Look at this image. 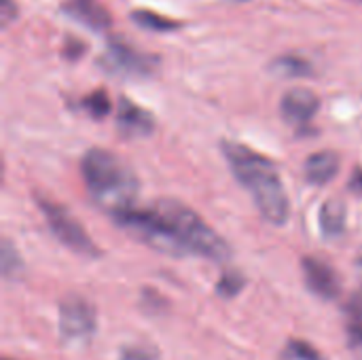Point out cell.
<instances>
[{
  "label": "cell",
  "mask_w": 362,
  "mask_h": 360,
  "mask_svg": "<svg viewBox=\"0 0 362 360\" xmlns=\"http://www.w3.org/2000/svg\"><path fill=\"white\" fill-rule=\"evenodd\" d=\"M81 174L93 202L112 216L134 208L138 178L127 163L106 149H89L81 159Z\"/></svg>",
  "instance_id": "3957f363"
},
{
  "label": "cell",
  "mask_w": 362,
  "mask_h": 360,
  "mask_svg": "<svg viewBox=\"0 0 362 360\" xmlns=\"http://www.w3.org/2000/svg\"><path fill=\"white\" fill-rule=\"evenodd\" d=\"M244 284H246V280L240 272H225L221 276V280L216 282V293H218V297L231 299V297L240 295Z\"/></svg>",
  "instance_id": "ac0fdd59"
},
{
  "label": "cell",
  "mask_w": 362,
  "mask_h": 360,
  "mask_svg": "<svg viewBox=\"0 0 362 360\" xmlns=\"http://www.w3.org/2000/svg\"><path fill=\"white\" fill-rule=\"evenodd\" d=\"M346 223H348V210L346 204L341 199H327L318 212V225H320V233L327 240H337L339 236H344L346 231Z\"/></svg>",
  "instance_id": "7c38bea8"
},
{
  "label": "cell",
  "mask_w": 362,
  "mask_h": 360,
  "mask_svg": "<svg viewBox=\"0 0 362 360\" xmlns=\"http://www.w3.org/2000/svg\"><path fill=\"white\" fill-rule=\"evenodd\" d=\"M119 360H159V354L155 348L144 346V344H134L121 350Z\"/></svg>",
  "instance_id": "ffe728a7"
},
{
  "label": "cell",
  "mask_w": 362,
  "mask_h": 360,
  "mask_svg": "<svg viewBox=\"0 0 362 360\" xmlns=\"http://www.w3.org/2000/svg\"><path fill=\"white\" fill-rule=\"evenodd\" d=\"M83 106H85V110L93 117V119H102V117H106L108 112H110V98H108V93L104 91V89H95V91H91L85 100H83Z\"/></svg>",
  "instance_id": "e0dca14e"
},
{
  "label": "cell",
  "mask_w": 362,
  "mask_h": 360,
  "mask_svg": "<svg viewBox=\"0 0 362 360\" xmlns=\"http://www.w3.org/2000/svg\"><path fill=\"white\" fill-rule=\"evenodd\" d=\"M346 331L350 346H362V291H356L346 303Z\"/></svg>",
  "instance_id": "4fadbf2b"
},
{
  "label": "cell",
  "mask_w": 362,
  "mask_h": 360,
  "mask_svg": "<svg viewBox=\"0 0 362 360\" xmlns=\"http://www.w3.org/2000/svg\"><path fill=\"white\" fill-rule=\"evenodd\" d=\"M221 149L235 180L250 193L261 216L267 223L282 227L291 216V204L276 163L233 140H223Z\"/></svg>",
  "instance_id": "6da1fadb"
},
{
  "label": "cell",
  "mask_w": 362,
  "mask_h": 360,
  "mask_svg": "<svg viewBox=\"0 0 362 360\" xmlns=\"http://www.w3.org/2000/svg\"><path fill=\"white\" fill-rule=\"evenodd\" d=\"M132 19L142 25L144 30H155V32H170V30H178V21L165 17V15H159L155 11H148V8H138L132 13Z\"/></svg>",
  "instance_id": "9a60e30c"
},
{
  "label": "cell",
  "mask_w": 362,
  "mask_h": 360,
  "mask_svg": "<svg viewBox=\"0 0 362 360\" xmlns=\"http://www.w3.org/2000/svg\"><path fill=\"white\" fill-rule=\"evenodd\" d=\"M286 356L288 360H322L320 352L303 339H291L286 344Z\"/></svg>",
  "instance_id": "d6986e66"
},
{
  "label": "cell",
  "mask_w": 362,
  "mask_h": 360,
  "mask_svg": "<svg viewBox=\"0 0 362 360\" xmlns=\"http://www.w3.org/2000/svg\"><path fill=\"white\" fill-rule=\"evenodd\" d=\"M102 64L117 74H129V76H146L153 72V57L132 49L121 38H110L106 47V55L102 57Z\"/></svg>",
  "instance_id": "8992f818"
},
{
  "label": "cell",
  "mask_w": 362,
  "mask_h": 360,
  "mask_svg": "<svg viewBox=\"0 0 362 360\" xmlns=\"http://www.w3.org/2000/svg\"><path fill=\"white\" fill-rule=\"evenodd\" d=\"M64 13L91 30H104L110 25V15L93 0H70L64 4Z\"/></svg>",
  "instance_id": "8fae6325"
},
{
  "label": "cell",
  "mask_w": 362,
  "mask_h": 360,
  "mask_svg": "<svg viewBox=\"0 0 362 360\" xmlns=\"http://www.w3.org/2000/svg\"><path fill=\"white\" fill-rule=\"evenodd\" d=\"M0 6H2V11H0V19H2V25L6 28L8 23H11V19L17 15L15 11V4H13V0H0Z\"/></svg>",
  "instance_id": "44dd1931"
},
{
  "label": "cell",
  "mask_w": 362,
  "mask_h": 360,
  "mask_svg": "<svg viewBox=\"0 0 362 360\" xmlns=\"http://www.w3.org/2000/svg\"><path fill=\"white\" fill-rule=\"evenodd\" d=\"M38 210L42 212L47 227L51 229V233L72 252L81 255V257H100V248L95 246V242L91 240V236L83 229V225L78 223V219L59 202L45 197V195H34Z\"/></svg>",
  "instance_id": "277c9868"
},
{
  "label": "cell",
  "mask_w": 362,
  "mask_h": 360,
  "mask_svg": "<svg viewBox=\"0 0 362 360\" xmlns=\"http://www.w3.org/2000/svg\"><path fill=\"white\" fill-rule=\"evenodd\" d=\"M341 168V159L335 151H318L312 153L303 163V176L310 185L322 187L329 185Z\"/></svg>",
  "instance_id": "30bf717a"
},
{
  "label": "cell",
  "mask_w": 362,
  "mask_h": 360,
  "mask_svg": "<svg viewBox=\"0 0 362 360\" xmlns=\"http://www.w3.org/2000/svg\"><path fill=\"white\" fill-rule=\"evenodd\" d=\"M151 210L174 244L176 257L199 255L214 263H227L231 259V246L189 206L176 199H157L151 204Z\"/></svg>",
  "instance_id": "7a4b0ae2"
},
{
  "label": "cell",
  "mask_w": 362,
  "mask_h": 360,
  "mask_svg": "<svg viewBox=\"0 0 362 360\" xmlns=\"http://www.w3.org/2000/svg\"><path fill=\"white\" fill-rule=\"evenodd\" d=\"M2 360H11V359H2Z\"/></svg>",
  "instance_id": "cb8c5ba5"
},
{
  "label": "cell",
  "mask_w": 362,
  "mask_h": 360,
  "mask_svg": "<svg viewBox=\"0 0 362 360\" xmlns=\"http://www.w3.org/2000/svg\"><path fill=\"white\" fill-rule=\"evenodd\" d=\"M0 261H2V276L8 280L13 276H17L23 267V261L19 257V250L11 244V240H2V248H0Z\"/></svg>",
  "instance_id": "2e32d148"
},
{
  "label": "cell",
  "mask_w": 362,
  "mask_h": 360,
  "mask_svg": "<svg viewBox=\"0 0 362 360\" xmlns=\"http://www.w3.org/2000/svg\"><path fill=\"white\" fill-rule=\"evenodd\" d=\"M81 53H83V42L70 38V45L66 42V55H68L70 59H74V57H78Z\"/></svg>",
  "instance_id": "603a6c76"
},
{
  "label": "cell",
  "mask_w": 362,
  "mask_h": 360,
  "mask_svg": "<svg viewBox=\"0 0 362 360\" xmlns=\"http://www.w3.org/2000/svg\"><path fill=\"white\" fill-rule=\"evenodd\" d=\"M348 187L354 191V193H358L362 195V168H356L354 172H352V176H350V182H348Z\"/></svg>",
  "instance_id": "7402d4cb"
},
{
  "label": "cell",
  "mask_w": 362,
  "mask_h": 360,
  "mask_svg": "<svg viewBox=\"0 0 362 360\" xmlns=\"http://www.w3.org/2000/svg\"><path fill=\"white\" fill-rule=\"evenodd\" d=\"M98 327L93 306L81 295H68L59 303V335L66 344L87 342Z\"/></svg>",
  "instance_id": "5b68a950"
},
{
  "label": "cell",
  "mask_w": 362,
  "mask_h": 360,
  "mask_svg": "<svg viewBox=\"0 0 362 360\" xmlns=\"http://www.w3.org/2000/svg\"><path fill=\"white\" fill-rule=\"evenodd\" d=\"M320 108V100L314 91L305 89V87H295V89H288L284 95H282V102H280V112L284 117L286 123H293V125H305L310 123L316 112Z\"/></svg>",
  "instance_id": "ba28073f"
},
{
  "label": "cell",
  "mask_w": 362,
  "mask_h": 360,
  "mask_svg": "<svg viewBox=\"0 0 362 360\" xmlns=\"http://www.w3.org/2000/svg\"><path fill=\"white\" fill-rule=\"evenodd\" d=\"M117 127L125 138H146L155 129V119L146 108L121 98L117 108Z\"/></svg>",
  "instance_id": "9c48e42d"
},
{
  "label": "cell",
  "mask_w": 362,
  "mask_h": 360,
  "mask_svg": "<svg viewBox=\"0 0 362 360\" xmlns=\"http://www.w3.org/2000/svg\"><path fill=\"white\" fill-rule=\"evenodd\" d=\"M272 70L280 76H286V79H299V76L312 74V64L303 57H297V55H282L272 64Z\"/></svg>",
  "instance_id": "5bb4252c"
},
{
  "label": "cell",
  "mask_w": 362,
  "mask_h": 360,
  "mask_svg": "<svg viewBox=\"0 0 362 360\" xmlns=\"http://www.w3.org/2000/svg\"><path fill=\"white\" fill-rule=\"evenodd\" d=\"M301 269H303V280H305L308 289L316 297H320L325 301H333L339 297L341 280H339V274L335 272V267L331 263H327L325 259L308 255L301 259Z\"/></svg>",
  "instance_id": "52a82bcc"
}]
</instances>
